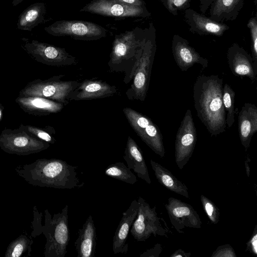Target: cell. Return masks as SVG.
<instances>
[{
    "label": "cell",
    "instance_id": "1",
    "mask_svg": "<svg viewBox=\"0 0 257 257\" xmlns=\"http://www.w3.org/2000/svg\"><path fill=\"white\" fill-rule=\"evenodd\" d=\"M223 80L216 75H199L193 85V97L197 115L211 136L226 130Z\"/></svg>",
    "mask_w": 257,
    "mask_h": 257
},
{
    "label": "cell",
    "instance_id": "2",
    "mask_svg": "<svg viewBox=\"0 0 257 257\" xmlns=\"http://www.w3.org/2000/svg\"><path fill=\"white\" fill-rule=\"evenodd\" d=\"M77 168L60 159H39L31 164L19 165L15 170L31 185L72 189L84 185L77 177Z\"/></svg>",
    "mask_w": 257,
    "mask_h": 257
},
{
    "label": "cell",
    "instance_id": "3",
    "mask_svg": "<svg viewBox=\"0 0 257 257\" xmlns=\"http://www.w3.org/2000/svg\"><path fill=\"white\" fill-rule=\"evenodd\" d=\"M148 32L136 28L116 35L113 41L108 65L112 71L124 72L126 83L133 79Z\"/></svg>",
    "mask_w": 257,
    "mask_h": 257
},
{
    "label": "cell",
    "instance_id": "4",
    "mask_svg": "<svg viewBox=\"0 0 257 257\" xmlns=\"http://www.w3.org/2000/svg\"><path fill=\"white\" fill-rule=\"evenodd\" d=\"M68 206L66 205L61 212L52 217L48 209L45 210V223L41 224L42 213L34 211V231L36 234L43 233L46 238L45 257H64L70 239L68 226Z\"/></svg>",
    "mask_w": 257,
    "mask_h": 257
},
{
    "label": "cell",
    "instance_id": "5",
    "mask_svg": "<svg viewBox=\"0 0 257 257\" xmlns=\"http://www.w3.org/2000/svg\"><path fill=\"white\" fill-rule=\"evenodd\" d=\"M156 30L150 24L142 52L135 70L133 82L126 92L129 99L144 101L147 96L153 61L156 52Z\"/></svg>",
    "mask_w": 257,
    "mask_h": 257
},
{
    "label": "cell",
    "instance_id": "6",
    "mask_svg": "<svg viewBox=\"0 0 257 257\" xmlns=\"http://www.w3.org/2000/svg\"><path fill=\"white\" fill-rule=\"evenodd\" d=\"M63 76L60 75L45 80L34 79L20 91L19 96L43 97L66 105L71 101V95L79 82L61 80Z\"/></svg>",
    "mask_w": 257,
    "mask_h": 257
},
{
    "label": "cell",
    "instance_id": "7",
    "mask_svg": "<svg viewBox=\"0 0 257 257\" xmlns=\"http://www.w3.org/2000/svg\"><path fill=\"white\" fill-rule=\"evenodd\" d=\"M49 147V143L19 127L5 129L0 134V148L8 154L27 156L39 153Z\"/></svg>",
    "mask_w": 257,
    "mask_h": 257
},
{
    "label": "cell",
    "instance_id": "8",
    "mask_svg": "<svg viewBox=\"0 0 257 257\" xmlns=\"http://www.w3.org/2000/svg\"><path fill=\"white\" fill-rule=\"evenodd\" d=\"M139 208L137 216L130 229L133 237L138 241H144L152 234L154 236H167L169 230L167 224L162 223L163 218L158 216L156 207L151 208L149 203L141 197L138 199Z\"/></svg>",
    "mask_w": 257,
    "mask_h": 257
},
{
    "label": "cell",
    "instance_id": "9",
    "mask_svg": "<svg viewBox=\"0 0 257 257\" xmlns=\"http://www.w3.org/2000/svg\"><path fill=\"white\" fill-rule=\"evenodd\" d=\"M48 34L75 40L93 41L105 37L106 30L95 23L79 20H60L44 28Z\"/></svg>",
    "mask_w": 257,
    "mask_h": 257
},
{
    "label": "cell",
    "instance_id": "10",
    "mask_svg": "<svg viewBox=\"0 0 257 257\" xmlns=\"http://www.w3.org/2000/svg\"><path fill=\"white\" fill-rule=\"evenodd\" d=\"M123 112L131 126L142 140L160 157H164L163 136L158 126L149 117L131 108L125 107Z\"/></svg>",
    "mask_w": 257,
    "mask_h": 257
},
{
    "label": "cell",
    "instance_id": "11",
    "mask_svg": "<svg viewBox=\"0 0 257 257\" xmlns=\"http://www.w3.org/2000/svg\"><path fill=\"white\" fill-rule=\"evenodd\" d=\"M23 49L34 60L39 63L52 66L75 65L76 58L68 53L64 48L41 42L37 40L23 38Z\"/></svg>",
    "mask_w": 257,
    "mask_h": 257
},
{
    "label": "cell",
    "instance_id": "12",
    "mask_svg": "<svg viewBox=\"0 0 257 257\" xmlns=\"http://www.w3.org/2000/svg\"><path fill=\"white\" fill-rule=\"evenodd\" d=\"M197 141V132L190 109H187L177 131L175 144V162L182 169L192 157Z\"/></svg>",
    "mask_w": 257,
    "mask_h": 257
},
{
    "label": "cell",
    "instance_id": "13",
    "mask_svg": "<svg viewBox=\"0 0 257 257\" xmlns=\"http://www.w3.org/2000/svg\"><path fill=\"white\" fill-rule=\"evenodd\" d=\"M80 12L112 18H147L151 16L146 7L131 6L115 0H93Z\"/></svg>",
    "mask_w": 257,
    "mask_h": 257
},
{
    "label": "cell",
    "instance_id": "14",
    "mask_svg": "<svg viewBox=\"0 0 257 257\" xmlns=\"http://www.w3.org/2000/svg\"><path fill=\"white\" fill-rule=\"evenodd\" d=\"M170 222L175 229L184 233L185 228L199 229L202 222L198 213L190 204L174 197H170L165 204Z\"/></svg>",
    "mask_w": 257,
    "mask_h": 257
},
{
    "label": "cell",
    "instance_id": "15",
    "mask_svg": "<svg viewBox=\"0 0 257 257\" xmlns=\"http://www.w3.org/2000/svg\"><path fill=\"white\" fill-rule=\"evenodd\" d=\"M227 59L229 67L235 76L247 77L252 81L256 79L257 65L250 54L237 43L228 49Z\"/></svg>",
    "mask_w": 257,
    "mask_h": 257
},
{
    "label": "cell",
    "instance_id": "16",
    "mask_svg": "<svg viewBox=\"0 0 257 257\" xmlns=\"http://www.w3.org/2000/svg\"><path fill=\"white\" fill-rule=\"evenodd\" d=\"M172 51L177 65L182 71H187L195 64L204 68L208 66V60L201 57L186 39L179 35L173 36Z\"/></svg>",
    "mask_w": 257,
    "mask_h": 257
},
{
    "label": "cell",
    "instance_id": "17",
    "mask_svg": "<svg viewBox=\"0 0 257 257\" xmlns=\"http://www.w3.org/2000/svg\"><path fill=\"white\" fill-rule=\"evenodd\" d=\"M184 17L189 31L199 35L220 37L229 29L225 24L216 22L190 8L184 11Z\"/></svg>",
    "mask_w": 257,
    "mask_h": 257
},
{
    "label": "cell",
    "instance_id": "18",
    "mask_svg": "<svg viewBox=\"0 0 257 257\" xmlns=\"http://www.w3.org/2000/svg\"><path fill=\"white\" fill-rule=\"evenodd\" d=\"M139 205L138 200H134L128 209L122 213L121 219L113 238L112 250L114 254L119 253L126 254L127 253L128 234L137 216Z\"/></svg>",
    "mask_w": 257,
    "mask_h": 257
},
{
    "label": "cell",
    "instance_id": "19",
    "mask_svg": "<svg viewBox=\"0 0 257 257\" xmlns=\"http://www.w3.org/2000/svg\"><path fill=\"white\" fill-rule=\"evenodd\" d=\"M116 92L115 86L100 80L85 79L79 82L73 90L70 100H84L103 98L113 95Z\"/></svg>",
    "mask_w": 257,
    "mask_h": 257
},
{
    "label": "cell",
    "instance_id": "20",
    "mask_svg": "<svg viewBox=\"0 0 257 257\" xmlns=\"http://www.w3.org/2000/svg\"><path fill=\"white\" fill-rule=\"evenodd\" d=\"M16 102L25 112L36 116L47 115L61 111L64 107L61 103L36 96H20Z\"/></svg>",
    "mask_w": 257,
    "mask_h": 257
},
{
    "label": "cell",
    "instance_id": "21",
    "mask_svg": "<svg viewBox=\"0 0 257 257\" xmlns=\"http://www.w3.org/2000/svg\"><path fill=\"white\" fill-rule=\"evenodd\" d=\"M238 127L241 145L247 150L252 137L257 132V107L250 103H245L239 111Z\"/></svg>",
    "mask_w": 257,
    "mask_h": 257
},
{
    "label": "cell",
    "instance_id": "22",
    "mask_svg": "<svg viewBox=\"0 0 257 257\" xmlns=\"http://www.w3.org/2000/svg\"><path fill=\"white\" fill-rule=\"evenodd\" d=\"M77 257H94L96 246V228L92 217L90 215L79 229L74 242Z\"/></svg>",
    "mask_w": 257,
    "mask_h": 257
},
{
    "label": "cell",
    "instance_id": "23",
    "mask_svg": "<svg viewBox=\"0 0 257 257\" xmlns=\"http://www.w3.org/2000/svg\"><path fill=\"white\" fill-rule=\"evenodd\" d=\"M123 158L130 169L133 170L139 178L151 184V180L142 151L130 136L127 140Z\"/></svg>",
    "mask_w": 257,
    "mask_h": 257
},
{
    "label": "cell",
    "instance_id": "24",
    "mask_svg": "<svg viewBox=\"0 0 257 257\" xmlns=\"http://www.w3.org/2000/svg\"><path fill=\"white\" fill-rule=\"evenodd\" d=\"M244 0H214L209 9V18L218 22L234 21L242 9Z\"/></svg>",
    "mask_w": 257,
    "mask_h": 257
},
{
    "label": "cell",
    "instance_id": "25",
    "mask_svg": "<svg viewBox=\"0 0 257 257\" xmlns=\"http://www.w3.org/2000/svg\"><path fill=\"white\" fill-rule=\"evenodd\" d=\"M150 164L158 182L168 190L189 198L187 187L178 180L169 170L159 163L151 160Z\"/></svg>",
    "mask_w": 257,
    "mask_h": 257
},
{
    "label": "cell",
    "instance_id": "26",
    "mask_svg": "<svg viewBox=\"0 0 257 257\" xmlns=\"http://www.w3.org/2000/svg\"><path fill=\"white\" fill-rule=\"evenodd\" d=\"M45 13L44 3H36L30 5L19 16L17 28L31 31L34 27L44 22Z\"/></svg>",
    "mask_w": 257,
    "mask_h": 257
},
{
    "label": "cell",
    "instance_id": "27",
    "mask_svg": "<svg viewBox=\"0 0 257 257\" xmlns=\"http://www.w3.org/2000/svg\"><path fill=\"white\" fill-rule=\"evenodd\" d=\"M104 174L111 178L133 185L137 179L127 166L122 162L110 164L105 170Z\"/></svg>",
    "mask_w": 257,
    "mask_h": 257
},
{
    "label": "cell",
    "instance_id": "28",
    "mask_svg": "<svg viewBox=\"0 0 257 257\" xmlns=\"http://www.w3.org/2000/svg\"><path fill=\"white\" fill-rule=\"evenodd\" d=\"M235 92L230 86L226 83L223 87L222 100L226 112V123L229 128L234 122Z\"/></svg>",
    "mask_w": 257,
    "mask_h": 257
},
{
    "label": "cell",
    "instance_id": "29",
    "mask_svg": "<svg viewBox=\"0 0 257 257\" xmlns=\"http://www.w3.org/2000/svg\"><path fill=\"white\" fill-rule=\"evenodd\" d=\"M32 243L33 240L27 235H21L9 244L4 256L5 257H20L31 249Z\"/></svg>",
    "mask_w": 257,
    "mask_h": 257
},
{
    "label": "cell",
    "instance_id": "30",
    "mask_svg": "<svg viewBox=\"0 0 257 257\" xmlns=\"http://www.w3.org/2000/svg\"><path fill=\"white\" fill-rule=\"evenodd\" d=\"M200 201L203 209L210 222L215 224L218 223L220 215L218 207L203 195L200 196Z\"/></svg>",
    "mask_w": 257,
    "mask_h": 257
},
{
    "label": "cell",
    "instance_id": "31",
    "mask_svg": "<svg viewBox=\"0 0 257 257\" xmlns=\"http://www.w3.org/2000/svg\"><path fill=\"white\" fill-rule=\"evenodd\" d=\"M19 127L30 133L34 137L50 144H54L55 139L50 134L48 127L44 128L39 127L30 125H24L21 123Z\"/></svg>",
    "mask_w": 257,
    "mask_h": 257
},
{
    "label": "cell",
    "instance_id": "32",
    "mask_svg": "<svg viewBox=\"0 0 257 257\" xmlns=\"http://www.w3.org/2000/svg\"><path fill=\"white\" fill-rule=\"evenodd\" d=\"M167 10L174 16L179 12L185 11L190 8L191 0H160Z\"/></svg>",
    "mask_w": 257,
    "mask_h": 257
},
{
    "label": "cell",
    "instance_id": "33",
    "mask_svg": "<svg viewBox=\"0 0 257 257\" xmlns=\"http://www.w3.org/2000/svg\"><path fill=\"white\" fill-rule=\"evenodd\" d=\"M247 27L250 30L251 36V56L254 63L257 65V17L251 18L248 21Z\"/></svg>",
    "mask_w": 257,
    "mask_h": 257
},
{
    "label": "cell",
    "instance_id": "34",
    "mask_svg": "<svg viewBox=\"0 0 257 257\" xmlns=\"http://www.w3.org/2000/svg\"><path fill=\"white\" fill-rule=\"evenodd\" d=\"M211 257H236L233 247L228 244L219 246L213 252Z\"/></svg>",
    "mask_w": 257,
    "mask_h": 257
},
{
    "label": "cell",
    "instance_id": "35",
    "mask_svg": "<svg viewBox=\"0 0 257 257\" xmlns=\"http://www.w3.org/2000/svg\"><path fill=\"white\" fill-rule=\"evenodd\" d=\"M246 251H249L253 255H257V225H255L252 234L246 243Z\"/></svg>",
    "mask_w": 257,
    "mask_h": 257
},
{
    "label": "cell",
    "instance_id": "36",
    "mask_svg": "<svg viewBox=\"0 0 257 257\" xmlns=\"http://www.w3.org/2000/svg\"><path fill=\"white\" fill-rule=\"evenodd\" d=\"M162 251V245L160 243L156 244L152 248L147 249L142 253L140 257H159Z\"/></svg>",
    "mask_w": 257,
    "mask_h": 257
},
{
    "label": "cell",
    "instance_id": "37",
    "mask_svg": "<svg viewBox=\"0 0 257 257\" xmlns=\"http://www.w3.org/2000/svg\"><path fill=\"white\" fill-rule=\"evenodd\" d=\"M125 4L138 6V7H146V4L143 0H115Z\"/></svg>",
    "mask_w": 257,
    "mask_h": 257
},
{
    "label": "cell",
    "instance_id": "38",
    "mask_svg": "<svg viewBox=\"0 0 257 257\" xmlns=\"http://www.w3.org/2000/svg\"><path fill=\"white\" fill-rule=\"evenodd\" d=\"M214 0H199V9L203 14L206 13Z\"/></svg>",
    "mask_w": 257,
    "mask_h": 257
},
{
    "label": "cell",
    "instance_id": "39",
    "mask_svg": "<svg viewBox=\"0 0 257 257\" xmlns=\"http://www.w3.org/2000/svg\"><path fill=\"white\" fill-rule=\"evenodd\" d=\"M190 255V252H186L182 249L179 248L172 253L170 257H189Z\"/></svg>",
    "mask_w": 257,
    "mask_h": 257
},
{
    "label": "cell",
    "instance_id": "40",
    "mask_svg": "<svg viewBox=\"0 0 257 257\" xmlns=\"http://www.w3.org/2000/svg\"><path fill=\"white\" fill-rule=\"evenodd\" d=\"M245 171L246 172L247 176L248 177H249V173H250V168H249V164H248V160H246L245 162Z\"/></svg>",
    "mask_w": 257,
    "mask_h": 257
},
{
    "label": "cell",
    "instance_id": "41",
    "mask_svg": "<svg viewBox=\"0 0 257 257\" xmlns=\"http://www.w3.org/2000/svg\"><path fill=\"white\" fill-rule=\"evenodd\" d=\"M4 110V107L1 103H0V121L2 119Z\"/></svg>",
    "mask_w": 257,
    "mask_h": 257
},
{
    "label": "cell",
    "instance_id": "42",
    "mask_svg": "<svg viewBox=\"0 0 257 257\" xmlns=\"http://www.w3.org/2000/svg\"><path fill=\"white\" fill-rule=\"evenodd\" d=\"M24 0H13L12 4L13 6H16Z\"/></svg>",
    "mask_w": 257,
    "mask_h": 257
}]
</instances>
